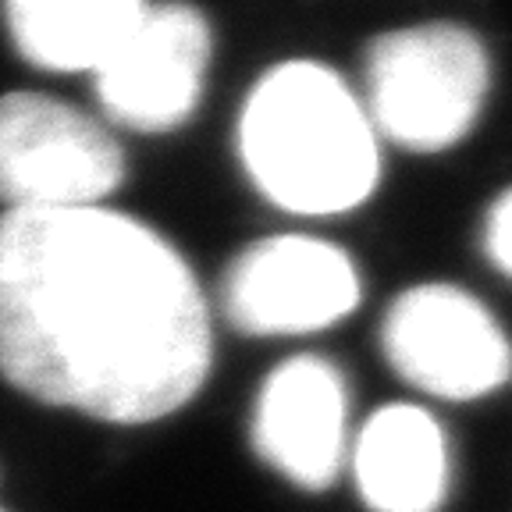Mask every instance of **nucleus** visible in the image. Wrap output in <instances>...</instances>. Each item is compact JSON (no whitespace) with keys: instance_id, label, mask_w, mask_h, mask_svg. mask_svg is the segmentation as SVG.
<instances>
[{"instance_id":"f257e3e1","label":"nucleus","mask_w":512,"mask_h":512,"mask_svg":"<svg viewBox=\"0 0 512 512\" xmlns=\"http://www.w3.org/2000/svg\"><path fill=\"white\" fill-rule=\"evenodd\" d=\"M207 299L175 246L107 207L0 214V377L47 406L150 424L200 392Z\"/></svg>"},{"instance_id":"f03ea898","label":"nucleus","mask_w":512,"mask_h":512,"mask_svg":"<svg viewBox=\"0 0 512 512\" xmlns=\"http://www.w3.org/2000/svg\"><path fill=\"white\" fill-rule=\"evenodd\" d=\"M239 153L274 207L331 217L377 189L381 153L367 107L328 64L281 61L249 89Z\"/></svg>"},{"instance_id":"7ed1b4c3","label":"nucleus","mask_w":512,"mask_h":512,"mask_svg":"<svg viewBox=\"0 0 512 512\" xmlns=\"http://www.w3.org/2000/svg\"><path fill=\"white\" fill-rule=\"evenodd\" d=\"M491 86L488 50L459 22L381 32L363 57V107L377 136L413 153L463 143Z\"/></svg>"},{"instance_id":"20e7f679","label":"nucleus","mask_w":512,"mask_h":512,"mask_svg":"<svg viewBox=\"0 0 512 512\" xmlns=\"http://www.w3.org/2000/svg\"><path fill=\"white\" fill-rule=\"evenodd\" d=\"M125 182V153L96 118L47 93L0 96V203L8 210L100 207Z\"/></svg>"},{"instance_id":"39448f33","label":"nucleus","mask_w":512,"mask_h":512,"mask_svg":"<svg viewBox=\"0 0 512 512\" xmlns=\"http://www.w3.org/2000/svg\"><path fill=\"white\" fill-rule=\"evenodd\" d=\"M214 32L185 0L146 4L93 72L96 100L114 125L160 136L196 114L207 86Z\"/></svg>"},{"instance_id":"423d86ee","label":"nucleus","mask_w":512,"mask_h":512,"mask_svg":"<svg viewBox=\"0 0 512 512\" xmlns=\"http://www.w3.org/2000/svg\"><path fill=\"white\" fill-rule=\"evenodd\" d=\"M381 349L402 381L438 399H480L512 377V345L488 306L441 281L388 306Z\"/></svg>"},{"instance_id":"0eeeda50","label":"nucleus","mask_w":512,"mask_h":512,"mask_svg":"<svg viewBox=\"0 0 512 512\" xmlns=\"http://www.w3.org/2000/svg\"><path fill=\"white\" fill-rule=\"evenodd\" d=\"M360 303L356 267L310 235H274L246 246L221 278V313L242 335H310Z\"/></svg>"},{"instance_id":"6e6552de","label":"nucleus","mask_w":512,"mask_h":512,"mask_svg":"<svg viewBox=\"0 0 512 512\" xmlns=\"http://www.w3.org/2000/svg\"><path fill=\"white\" fill-rule=\"evenodd\" d=\"M345 381L320 356H292L260 388L253 448L306 491L335 484L345 459Z\"/></svg>"},{"instance_id":"1a4fd4ad","label":"nucleus","mask_w":512,"mask_h":512,"mask_svg":"<svg viewBox=\"0 0 512 512\" xmlns=\"http://www.w3.org/2000/svg\"><path fill=\"white\" fill-rule=\"evenodd\" d=\"M356 484L374 512H434L448 488V456L434 416L384 406L356 441Z\"/></svg>"},{"instance_id":"9d476101","label":"nucleus","mask_w":512,"mask_h":512,"mask_svg":"<svg viewBox=\"0 0 512 512\" xmlns=\"http://www.w3.org/2000/svg\"><path fill=\"white\" fill-rule=\"evenodd\" d=\"M150 0H4L11 43L43 72H96Z\"/></svg>"},{"instance_id":"9b49d317","label":"nucleus","mask_w":512,"mask_h":512,"mask_svg":"<svg viewBox=\"0 0 512 512\" xmlns=\"http://www.w3.org/2000/svg\"><path fill=\"white\" fill-rule=\"evenodd\" d=\"M484 249H488L491 264L512 278V189H505L488 210L484 221Z\"/></svg>"}]
</instances>
